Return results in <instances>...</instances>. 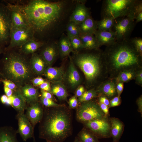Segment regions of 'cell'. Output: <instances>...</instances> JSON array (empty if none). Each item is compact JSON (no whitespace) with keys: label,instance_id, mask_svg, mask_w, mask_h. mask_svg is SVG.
I'll list each match as a JSON object with an SVG mask.
<instances>
[{"label":"cell","instance_id":"25","mask_svg":"<svg viewBox=\"0 0 142 142\" xmlns=\"http://www.w3.org/2000/svg\"><path fill=\"white\" fill-rule=\"evenodd\" d=\"M17 130L11 126L0 127V142H19L17 137Z\"/></svg>","mask_w":142,"mask_h":142},{"label":"cell","instance_id":"10","mask_svg":"<svg viewBox=\"0 0 142 142\" xmlns=\"http://www.w3.org/2000/svg\"><path fill=\"white\" fill-rule=\"evenodd\" d=\"M11 28L10 10L6 5L0 3V47L9 40Z\"/></svg>","mask_w":142,"mask_h":142},{"label":"cell","instance_id":"34","mask_svg":"<svg viewBox=\"0 0 142 142\" xmlns=\"http://www.w3.org/2000/svg\"><path fill=\"white\" fill-rule=\"evenodd\" d=\"M98 97H99V94L96 88H93L85 91L78 99V102L82 103L92 100Z\"/></svg>","mask_w":142,"mask_h":142},{"label":"cell","instance_id":"50","mask_svg":"<svg viewBox=\"0 0 142 142\" xmlns=\"http://www.w3.org/2000/svg\"><path fill=\"white\" fill-rule=\"evenodd\" d=\"M136 103L138 107V111L141 114L142 113V96L141 95L137 99Z\"/></svg>","mask_w":142,"mask_h":142},{"label":"cell","instance_id":"7","mask_svg":"<svg viewBox=\"0 0 142 142\" xmlns=\"http://www.w3.org/2000/svg\"><path fill=\"white\" fill-rule=\"evenodd\" d=\"M77 108L76 119L83 123L106 116L98 103L92 100L81 103Z\"/></svg>","mask_w":142,"mask_h":142},{"label":"cell","instance_id":"49","mask_svg":"<svg viewBox=\"0 0 142 142\" xmlns=\"http://www.w3.org/2000/svg\"><path fill=\"white\" fill-rule=\"evenodd\" d=\"M99 97L98 102L103 103L109 106V101L107 98L103 96H100Z\"/></svg>","mask_w":142,"mask_h":142},{"label":"cell","instance_id":"35","mask_svg":"<svg viewBox=\"0 0 142 142\" xmlns=\"http://www.w3.org/2000/svg\"><path fill=\"white\" fill-rule=\"evenodd\" d=\"M67 37L69 39L75 37L79 36L81 34L78 25L75 23L69 22L67 26Z\"/></svg>","mask_w":142,"mask_h":142},{"label":"cell","instance_id":"18","mask_svg":"<svg viewBox=\"0 0 142 142\" xmlns=\"http://www.w3.org/2000/svg\"><path fill=\"white\" fill-rule=\"evenodd\" d=\"M90 16L89 10L84 3H78L70 17V22L78 25Z\"/></svg>","mask_w":142,"mask_h":142},{"label":"cell","instance_id":"1","mask_svg":"<svg viewBox=\"0 0 142 142\" xmlns=\"http://www.w3.org/2000/svg\"><path fill=\"white\" fill-rule=\"evenodd\" d=\"M71 110L64 104L44 107L42 118L39 122V137L47 142H62L72 133Z\"/></svg>","mask_w":142,"mask_h":142},{"label":"cell","instance_id":"9","mask_svg":"<svg viewBox=\"0 0 142 142\" xmlns=\"http://www.w3.org/2000/svg\"><path fill=\"white\" fill-rule=\"evenodd\" d=\"M34 32L31 27L26 28H11L9 44L4 52L20 47L28 40L34 38Z\"/></svg>","mask_w":142,"mask_h":142},{"label":"cell","instance_id":"52","mask_svg":"<svg viewBox=\"0 0 142 142\" xmlns=\"http://www.w3.org/2000/svg\"><path fill=\"white\" fill-rule=\"evenodd\" d=\"M8 98V97L5 94H4L1 96L0 98V100L2 103L6 105Z\"/></svg>","mask_w":142,"mask_h":142},{"label":"cell","instance_id":"21","mask_svg":"<svg viewBox=\"0 0 142 142\" xmlns=\"http://www.w3.org/2000/svg\"><path fill=\"white\" fill-rule=\"evenodd\" d=\"M65 73L63 67H59L47 66L43 74L51 82H62L64 79Z\"/></svg>","mask_w":142,"mask_h":142},{"label":"cell","instance_id":"2","mask_svg":"<svg viewBox=\"0 0 142 142\" xmlns=\"http://www.w3.org/2000/svg\"><path fill=\"white\" fill-rule=\"evenodd\" d=\"M103 54L109 78L114 79L125 70H138L142 68V55L130 39L116 41L106 46Z\"/></svg>","mask_w":142,"mask_h":142},{"label":"cell","instance_id":"17","mask_svg":"<svg viewBox=\"0 0 142 142\" xmlns=\"http://www.w3.org/2000/svg\"><path fill=\"white\" fill-rule=\"evenodd\" d=\"M19 89L27 105L39 101L38 90L33 85L27 84Z\"/></svg>","mask_w":142,"mask_h":142},{"label":"cell","instance_id":"38","mask_svg":"<svg viewBox=\"0 0 142 142\" xmlns=\"http://www.w3.org/2000/svg\"><path fill=\"white\" fill-rule=\"evenodd\" d=\"M130 40L139 53L142 55V38L135 37Z\"/></svg>","mask_w":142,"mask_h":142},{"label":"cell","instance_id":"48","mask_svg":"<svg viewBox=\"0 0 142 142\" xmlns=\"http://www.w3.org/2000/svg\"><path fill=\"white\" fill-rule=\"evenodd\" d=\"M99 106L105 116H106L109 113V106L107 105L98 102Z\"/></svg>","mask_w":142,"mask_h":142},{"label":"cell","instance_id":"32","mask_svg":"<svg viewBox=\"0 0 142 142\" xmlns=\"http://www.w3.org/2000/svg\"><path fill=\"white\" fill-rule=\"evenodd\" d=\"M137 71L133 70H124L120 73L114 79L116 83L128 82L135 79Z\"/></svg>","mask_w":142,"mask_h":142},{"label":"cell","instance_id":"20","mask_svg":"<svg viewBox=\"0 0 142 142\" xmlns=\"http://www.w3.org/2000/svg\"><path fill=\"white\" fill-rule=\"evenodd\" d=\"M94 35L100 47L103 45L109 46L116 41L115 33L112 30L104 31L97 30Z\"/></svg>","mask_w":142,"mask_h":142},{"label":"cell","instance_id":"16","mask_svg":"<svg viewBox=\"0 0 142 142\" xmlns=\"http://www.w3.org/2000/svg\"><path fill=\"white\" fill-rule=\"evenodd\" d=\"M65 78L70 87L73 89L78 87L81 82L80 74L71 57H70V61L67 72L65 73L64 78Z\"/></svg>","mask_w":142,"mask_h":142},{"label":"cell","instance_id":"46","mask_svg":"<svg viewBox=\"0 0 142 142\" xmlns=\"http://www.w3.org/2000/svg\"><path fill=\"white\" fill-rule=\"evenodd\" d=\"M124 87V83L119 82L116 83V90L117 96L120 97V95L123 90Z\"/></svg>","mask_w":142,"mask_h":142},{"label":"cell","instance_id":"12","mask_svg":"<svg viewBox=\"0 0 142 142\" xmlns=\"http://www.w3.org/2000/svg\"><path fill=\"white\" fill-rule=\"evenodd\" d=\"M16 118L18 121V128L17 131L20 134L23 141H26L29 139L33 138L35 142L34 129L24 112L17 113Z\"/></svg>","mask_w":142,"mask_h":142},{"label":"cell","instance_id":"33","mask_svg":"<svg viewBox=\"0 0 142 142\" xmlns=\"http://www.w3.org/2000/svg\"><path fill=\"white\" fill-rule=\"evenodd\" d=\"M115 19L109 18H103L97 21V30L110 31L113 26Z\"/></svg>","mask_w":142,"mask_h":142},{"label":"cell","instance_id":"40","mask_svg":"<svg viewBox=\"0 0 142 142\" xmlns=\"http://www.w3.org/2000/svg\"><path fill=\"white\" fill-rule=\"evenodd\" d=\"M69 108L73 109L77 108L79 106L78 102L77 97L75 95L70 98L68 102Z\"/></svg>","mask_w":142,"mask_h":142},{"label":"cell","instance_id":"53","mask_svg":"<svg viewBox=\"0 0 142 142\" xmlns=\"http://www.w3.org/2000/svg\"><path fill=\"white\" fill-rule=\"evenodd\" d=\"M4 51V50L3 49V47H0V55ZM3 79H4V78L0 71V83L1 82V80Z\"/></svg>","mask_w":142,"mask_h":142},{"label":"cell","instance_id":"14","mask_svg":"<svg viewBox=\"0 0 142 142\" xmlns=\"http://www.w3.org/2000/svg\"><path fill=\"white\" fill-rule=\"evenodd\" d=\"M25 114L33 127L40 121L43 115L44 106L39 101L27 105Z\"/></svg>","mask_w":142,"mask_h":142},{"label":"cell","instance_id":"5","mask_svg":"<svg viewBox=\"0 0 142 142\" xmlns=\"http://www.w3.org/2000/svg\"><path fill=\"white\" fill-rule=\"evenodd\" d=\"M4 52L0 71L4 79L11 80L19 89L31 81L34 74L29 60L17 52L10 50Z\"/></svg>","mask_w":142,"mask_h":142},{"label":"cell","instance_id":"19","mask_svg":"<svg viewBox=\"0 0 142 142\" xmlns=\"http://www.w3.org/2000/svg\"><path fill=\"white\" fill-rule=\"evenodd\" d=\"M59 53L57 45L51 43L45 45L40 54L45 62L47 66H51Z\"/></svg>","mask_w":142,"mask_h":142},{"label":"cell","instance_id":"44","mask_svg":"<svg viewBox=\"0 0 142 142\" xmlns=\"http://www.w3.org/2000/svg\"><path fill=\"white\" fill-rule=\"evenodd\" d=\"M41 90L50 92L51 84L49 81H45L44 83L38 86Z\"/></svg>","mask_w":142,"mask_h":142},{"label":"cell","instance_id":"54","mask_svg":"<svg viewBox=\"0 0 142 142\" xmlns=\"http://www.w3.org/2000/svg\"><path fill=\"white\" fill-rule=\"evenodd\" d=\"M73 142H80L79 141V139H78L77 136H76L75 137V139H74V141Z\"/></svg>","mask_w":142,"mask_h":142},{"label":"cell","instance_id":"6","mask_svg":"<svg viewBox=\"0 0 142 142\" xmlns=\"http://www.w3.org/2000/svg\"><path fill=\"white\" fill-rule=\"evenodd\" d=\"M140 0H105L103 1L101 15L105 17L114 19L127 16L135 19V12Z\"/></svg>","mask_w":142,"mask_h":142},{"label":"cell","instance_id":"8","mask_svg":"<svg viewBox=\"0 0 142 142\" xmlns=\"http://www.w3.org/2000/svg\"><path fill=\"white\" fill-rule=\"evenodd\" d=\"M134 18L127 16L115 19L113 27L115 33L116 41L127 40L132 32L136 23Z\"/></svg>","mask_w":142,"mask_h":142},{"label":"cell","instance_id":"47","mask_svg":"<svg viewBox=\"0 0 142 142\" xmlns=\"http://www.w3.org/2000/svg\"><path fill=\"white\" fill-rule=\"evenodd\" d=\"M85 91V89L83 86H79L76 89L75 95L78 98L82 96Z\"/></svg>","mask_w":142,"mask_h":142},{"label":"cell","instance_id":"26","mask_svg":"<svg viewBox=\"0 0 142 142\" xmlns=\"http://www.w3.org/2000/svg\"><path fill=\"white\" fill-rule=\"evenodd\" d=\"M78 25L81 34L94 35L97 30V21L90 16Z\"/></svg>","mask_w":142,"mask_h":142},{"label":"cell","instance_id":"29","mask_svg":"<svg viewBox=\"0 0 142 142\" xmlns=\"http://www.w3.org/2000/svg\"><path fill=\"white\" fill-rule=\"evenodd\" d=\"M44 43L36 40L34 38L30 39L23 45L20 47L22 52L25 54H33L42 47Z\"/></svg>","mask_w":142,"mask_h":142},{"label":"cell","instance_id":"27","mask_svg":"<svg viewBox=\"0 0 142 142\" xmlns=\"http://www.w3.org/2000/svg\"><path fill=\"white\" fill-rule=\"evenodd\" d=\"M110 136L113 141H118L122 134L124 125L122 122L118 119L113 118L110 120Z\"/></svg>","mask_w":142,"mask_h":142},{"label":"cell","instance_id":"22","mask_svg":"<svg viewBox=\"0 0 142 142\" xmlns=\"http://www.w3.org/2000/svg\"><path fill=\"white\" fill-rule=\"evenodd\" d=\"M31 69L34 74L39 76L43 74L47 66L40 54L34 53L29 60Z\"/></svg>","mask_w":142,"mask_h":142},{"label":"cell","instance_id":"55","mask_svg":"<svg viewBox=\"0 0 142 142\" xmlns=\"http://www.w3.org/2000/svg\"><path fill=\"white\" fill-rule=\"evenodd\" d=\"M112 142H118V141H113Z\"/></svg>","mask_w":142,"mask_h":142},{"label":"cell","instance_id":"24","mask_svg":"<svg viewBox=\"0 0 142 142\" xmlns=\"http://www.w3.org/2000/svg\"><path fill=\"white\" fill-rule=\"evenodd\" d=\"M50 93L61 101L66 100L68 96L67 88L62 82H51Z\"/></svg>","mask_w":142,"mask_h":142},{"label":"cell","instance_id":"15","mask_svg":"<svg viewBox=\"0 0 142 142\" xmlns=\"http://www.w3.org/2000/svg\"><path fill=\"white\" fill-rule=\"evenodd\" d=\"M116 84L114 79L109 78L103 82L95 88L99 97L103 96L110 99L117 96Z\"/></svg>","mask_w":142,"mask_h":142},{"label":"cell","instance_id":"39","mask_svg":"<svg viewBox=\"0 0 142 142\" xmlns=\"http://www.w3.org/2000/svg\"><path fill=\"white\" fill-rule=\"evenodd\" d=\"M1 82L4 85L12 89L13 91L19 89L16 84L10 80L3 79L1 80Z\"/></svg>","mask_w":142,"mask_h":142},{"label":"cell","instance_id":"11","mask_svg":"<svg viewBox=\"0 0 142 142\" xmlns=\"http://www.w3.org/2000/svg\"><path fill=\"white\" fill-rule=\"evenodd\" d=\"M98 138H106L110 136V123L106 117L96 119L83 123Z\"/></svg>","mask_w":142,"mask_h":142},{"label":"cell","instance_id":"43","mask_svg":"<svg viewBox=\"0 0 142 142\" xmlns=\"http://www.w3.org/2000/svg\"><path fill=\"white\" fill-rule=\"evenodd\" d=\"M45 81L42 78L39 76L33 78L31 81L34 86H39L44 83Z\"/></svg>","mask_w":142,"mask_h":142},{"label":"cell","instance_id":"23","mask_svg":"<svg viewBox=\"0 0 142 142\" xmlns=\"http://www.w3.org/2000/svg\"><path fill=\"white\" fill-rule=\"evenodd\" d=\"M12 106L17 113L24 112L27 104L19 89L14 91L12 96Z\"/></svg>","mask_w":142,"mask_h":142},{"label":"cell","instance_id":"37","mask_svg":"<svg viewBox=\"0 0 142 142\" xmlns=\"http://www.w3.org/2000/svg\"><path fill=\"white\" fill-rule=\"evenodd\" d=\"M39 101L44 107H45L58 106L62 105L56 103L53 100L41 96Z\"/></svg>","mask_w":142,"mask_h":142},{"label":"cell","instance_id":"42","mask_svg":"<svg viewBox=\"0 0 142 142\" xmlns=\"http://www.w3.org/2000/svg\"><path fill=\"white\" fill-rule=\"evenodd\" d=\"M135 80V82L136 84L142 87V68L137 71Z\"/></svg>","mask_w":142,"mask_h":142},{"label":"cell","instance_id":"4","mask_svg":"<svg viewBox=\"0 0 142 142\" xmlns=\"http://www.w3.org/2000/svg\"><path fill=\"white\" fill-rule=\"evenodd\" d=\"M92 51L78 54L75 61L84 74L87 86L96 88L109 78L108 75L103 51L99 48Z\"/></svg>","mask_w":142,"mask_h":142},{"label":"cell","instance_id":"36","mask_svg":"<svg viewBox=\"0 0 142 142\" xmlns=\"http://www.w3.org/2000/svg\"><path fill=\"white\" fill-rule=\"evenodd\" d=\"M69 40L71 47L74 51L84 49L82 42L79 36L73 37Z\"/></svg>","mask_w":142,"mask_h":142},{"label":"cell","instance_id":"3","mask_svg":"<svg viewBox=\"0 0 142 142\" xmlns=\"http://www.w3.org/2000/svg\"><path fill=\"white\" fill-rule=\"evenodd\" d=\"M15 4L35 33H42L50 29L60 18L64 6L62 1L44 0H32Z\"/></svg>","mask_w":142,"mask_h":142},{"label":"cell","instance_id":"30","mask_svg":"<svg viewBox=\"0 0 142 142\" xmlns=\"http://www.w3.org/2000/svg\"><path fill=\"white\" fill-rule=\"evenodd\" d=\"M57 45L59 53L62 57L69 55L71 52L74 51L71 47L70 40L67 36H65L62 37Z\"/></svg>","mask_w":142,"mask_h":142},{"label":"cell","instance_id":"41","mask_svg":"<svg viewBox=\"0 0 142 142\" xmlns=\"http://www.w3.org/2000/svg\"><path fill=\"white\" fill-rule=\"evenodd\" d=\"M121 102L120 97L116 96L109 101V107L110 108L117 106L120 105Z\"/></svg>","mask_w":142,"mask_h":142},{"label":"cell","instance_id":"13","mask_svg":"<svg viewBox=\"0 0 142 142\" xmlns=\"http://www.w3.org/2000/svg\"><path fill=\"white\" fill-rule=\"evenodd\" d=\"M6 3V5L10 11L11 28H26L31 27L24 15L15 4L7 2Z\"/></svg>","mask_w":142,"mask_h":142},{"label":"cell","instance_id":"31","mask_svg":"<svg viewBox=\"0 0 142 142\" xmlns=\"http://www.w3.org/2000/svg\"><path fill=\"white\" fill-rule=\"evenodd\" d=\"M77 137L80 142H99L98 137L87 128H83Z\"/></svg>","mask_w":142,"mask_h":142},{"label":"cell","instance_id":"45","mask_svg":"<svg viewBox=\"0 0 142 142\" xmlns=\"http://www.w3.org/2000/svg\"><path fill=\"white\" fill-rule=\"evenodd\" d=\"M40 92L41 96L53 100L54 101L55 100L53 95L50 92L42 90H41Z\"/></svg>","mask_w":142,"mask_h":142},{"label":"cell","instance_id":"51","mask_svg":"<svg viewBox=\"0 0 142 142\" xmlns=\"http://www.w3.org/2000/svg\"><path fill=\"white\" fill-rule=\"evenodd\" d=\"M3 89L5 94L8 97L11 96L13 93V91L5 86L3 87Z\"/></svg>","mask_w":142,"mask_h":142},{"label":"cell","instance_id":"28","mask_svg":"<svg viewBox=\"0 0 142 142\" xmlns=\"http://www.w3.org/2000/svg\"><path fill=\"white\" fill-rule=\"evenodd\" d=\"M82 42L84 49H97L100 47L95 37L93 35L80 34L79 36Z\"/></svg>","mask_w":142,"mask_h":142}]
</instances>
